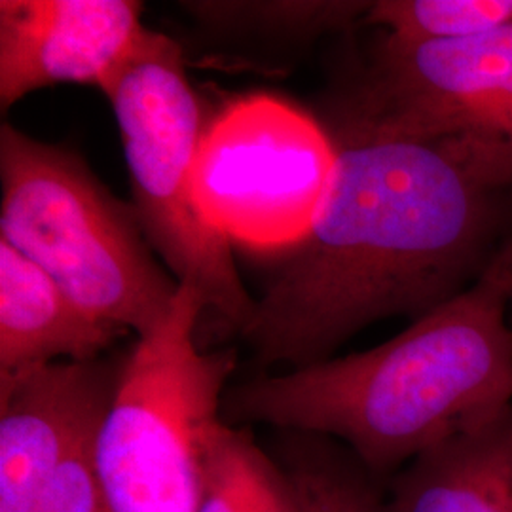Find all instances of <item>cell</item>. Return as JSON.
<instances>
[{
  "mask_svg": "<svg viewBox=\"0 0 512 512\" xmlns=\"http://www.w3.org/2000/svg\"><path fill=\"white\" fill-rule=\"evenodd\" d=\"M332 143L323 207L241 330L262 366L317 365L378 321L420 319L471 289L512 238V192L446 148Z\"/></svg>",
  "mask_w": 512,
  "mask_h": 512,
  "instance_id": "cell-1",
  "label": "cell"
},
{
  "mask_svg": "<svg viewBox=\"0 0 512 512\" xmlns=\"http://www.w3.org/2000/svg\"><path fill=\"white\" fill-rule=\"evenodd\" d=\"M137 0H0V107L57 84L95 86L143 33Z\"/></svg>",
  "mask_w": 512,
  "mask_h": 512,
  "instance_id": "cell-9",
  "label": "cell"
},
{
  "mask_svg": "<svg viewBox=\"0 0 512 512\" xmlns=\"http://www.w3.org/2000/svg\"><path fill=\"white\" fill-rule=\"evenodd\" d=\"M124 334L93 319L42 268L0 239V384L52 363L101 359Z\"/></svg>",
  "mask_w": 512,
  "mask_h": 512,
  "instance_id": "cell-10",
  "label": "cell"
},
{
  "mask_svg": "<svg viewBox=\"0 0 512 512\" xmlns=\"http://www.w3.org/2000/svg\"><path fill=\"white\" fill-rule=\"evenodd\" d=\"M203 310L202 294L181 285L169 313L126 355L93 448L114 512H198L209 440L236 368L234 351L198 346Z\"/></svg>",
  "mask_w": 512,
  "mask_h": 512,
  "instance_id": "cell-5",
  "label": "cell"
},
{
  "mask_svg": "<svg viewBox=\"0 0 512 512\" xmlns=\"http://www.w3.org/2000/svg\"><path fill=\"white\" fill-rule=\"evenodd\" d=\"M0 183V239L93 319L139 338L169 313L181 283L156 260L133 203L76 152L4 124Z\"/></svg>",
  "mask_w": 512,
  "mask_h": 512,
  "instance_id": "cell-3",
  "label": "cell"
},
{
  "mask_svg": "<svg viewBox=\"0 0 512 512\" xmlns=\"http://www.w3.org/2000/svg\"><path fill=\"white\" fill-rule=\"evenodd\" d=\"M93 448L69 461L27 512H114L95 473Z\"/></svg>",
  "mask_w": 512,
  "mask_h": 512,
  "instance_id": "cell-15",
  "label": "cell"
},
{
  "mask_svg": "<svg viewBox=\"0 0 512 512\" xmlns=\"http://www.w3.org/2000/svg\"><path fill=\"white\" fill-rule=\"evenodd\" d=\"M198 512H311L291 473L245 425L220 421L203 467Z\"/></svg>",
  "mask_w": 512,
  "mask_h": 512,
  "instance_id": "cell-12",
  "label": "cell"
},
{
  "mask_svg": "<svg viewBox=\"0 0 512 512\" xmlns=\"http://www.w3.org/2000/svg\"><path fill=\"white\" fill-rule=\"evenodd\" d=\"M101 92L118 124L148 243L181 285L196 289L207 308L241 332L256 300L241 281L232 241L196 198L194 169L211 120L188 80L179 42L145 27Z\"/></svg>",
  "mask_w": 512,
  "mask_h": 512,
  "instance_id": "cell-4",
  "label": "cell"
},
{
  "mask_svg": "<svg viewBox=\"0 0 512 512\" xmlns=\"http://www.w3.org/2000/svg\"><path fill=\"white\" fill-rule=\"evenodd\" d=\"M385 494L387 512H505L512 501V406L412 459Z\"/></svg>",
  "mask_w": 512,
  "mask_h": 512,
  "instance_id": "cell-11",
  "label": "cell"
},
{
  "mask_svg": "<svg viewBox=\"0 0 512 512\" xmlns=\"http://www.w3.org/2000/svg\"><path fill=\"white\" fill-rule=\"evenodd\" d=\"M124 359L61 361L0 384V512H27L69 461L95 446Z\"/></svg>",
  "mask_w": 512,
  "mask_h": 512,
  "instance_id": "cell-8",
  "label": "cell"
},
{
  "mask_svg": "<svg viewBox=\"0 0 512 512\" xmlns=\"http://www.w3.org/2000/svg\"><path fill=\"white\" fill-rule=\"evenodd\" d=\"M327 112L332 139L437 145L512 192V25L456 42L382 35Z\"/></svg>",
  "mask_w": 512,
  "mask_h": 512,
  "instance_id": "cell-6",
  "label": "cell"
},
{
  "mask_svg": "<svg viewBox=\"0 0 512 512\" xmlns=\"http://www.w3.org/2000/svg\"><path fill=\"white\" fill-rule=\"evenodd\" d=\"M511 239L471 289L384 344L228 387L222 420L329 437L380 484L494 420L512 406Z\"/></svg>",
  "mask_w": 512,
  "mask_h": 512,
  "instance_id": "cell-2",
  "label": "cell"
},
{
  "mask_svg": "<svg viewBox=\"0 0 512 512\" xmlns=\"http://www.w3.org/2000/svg\"><path fill=\"white\" fill-rule=\"evenodd\" d=\"M336 147L310 114L270 95L239 99L205 131L196 198L230 241L296 245L329 192Z\"/></svg>",
  "mask_w": 512,
  "mask_h": 512,
  "instance_id": "cell-7",
  "label": "cell"
},
{
  "mask_svg": "<svg viewBox=\"0 0 512 512\" xmlns=\"http://www.w3.org/2000/svg\"><path fill=\"white\" fill-rule=\"evenodd\" d=\"M196 18L219 27L275 35L317 37L346 31L365 21L372 2L363 0H275V2H184Z\"/></svg>",
  "mask_w": 512,
  "mask_h": 512,
  "instance_id": "cell-14",
  "label": "cell"
},
{
  "mask_svg": "<svg viewBox=\"0 0 512 512\" xmlns=\"http://www.w3.org/2000/svg\"><path fill=\"white\" fill-rule=\"evenodd\" d=\"M505 512H512V501L507 505V509H505Z\"/></svg>",
  "mask_w": 512,
  "mask_h": 512,
  "instance_id": "cell-17",
  "label": "cell"
},
{
  "mask_svg": "<svg viewBox=\"0 0 512 512\" xmlns=\"http://www.w3.org/2000/svg\"><path fill=\"white\" fill-rule=\"evenodd\" d=\"M509 311H511L512 315V239L511 243H509Z\"/></svg>",
  "mask_w": 512,
  "mask_h": 512,
  "instance_id": "cell-16",
  "label": "cell"
},
{
  "mask_svg": "<svg viewBox=\"0 0 512 512\" xmlns=\"http://www.w3.org/2000/svg\"><path fill=\"white\" fill-rule=\"evenodd\" d=\"M363 23L404 42H456L512 25V0H376Z\"/></svg>",
  "mask_w": 512,
  "mask_h": 512,
  "instance_id": "cell-13",
  "label": "cell"
}]
</instances>
